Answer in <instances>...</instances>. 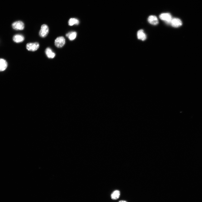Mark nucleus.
Here are the masks:
<instances>
[{
	"label": "nucleus",
	"mask_w": 202,
	"mask_h": 202,
	"mask_svg": "<svg viewBox=\"0 0 202 202\" xmlns=\"http://www.w3.org/2000/svg\"><path fill=\"white\" fill-rule=\"evenodd\" d=\"M159 18L161 20L168 24H170L172 19L171 15L169 13L161 14L160 15Z\"/></svg>",
	"instance_id": "obj_4"
},
{
	"label": "nucleus",
	"mask_w": 202,
	"mask_h": 202,
	"mask_svg": "<svg viewBox=\"0 0 202 202\" xmlns=\"http://www.w3.org/2000/svg\"><path fill=\"white\" fill-rule=\"evenodd\" d=\"M137 37L138 39L144 41L146 40V35L144 33L143 30H139L137 32Z\"/></svg>",
	"instance_id": "obj_11"
},
{
	"label": "nucleus",
	"mask_w": 202,
	"mask_h": 202,
	"mask_svg": "<svg viewBox=\"0 0 202 202\" xmlns=\"http://www.w3.org/2000/svg\"><path fill=\"white\" fill-rule=\"evenodd\" d=\"M79 23V21L75 18H70L68 21V24L70 26H72L75 25H78Z\"/></svg>",
	"instance_id": "obj_14"
},
{
	"label": "nucleus",
	"mask_w": 202,
	"mask_h": 202,
	"mask_svg": "<svg viewBox=\"0 0 202 202\" xmlns=\"http://www.w3.org/2000/svg\"><path fill=\"white\" fill-rule=\"evenodd\" d=\"M45 52L47 57L49 59H53L56 56V54L49 48L46 49Z\"/></svg>",
	"instance_id": "obj_10"
},
{
	"label": "nucleus",
	"mask_w": 202,
	"mask_h": 202,
	"mask_svg": "<svg viewBox=\"0 0 202 202\" xmlns=\"http://www.w3.org/2000/svg\"><path fill=\"white\" fill-rule=\"evenodd\" d=\"M49 32V28L48 25L44 24L42 25L39 35L42 38H45L48 35Z\"/></svg>",
	"instance_id": "obj_1"
},
{
	"label": "nucleus",
	"mask_w": 202,
	"mask_h": 202,
	"mask_svg": "<svg viewBox=\"0 0 202 202\" xmlns=\"http://www.w3.org/2000/svg\"><path fill=\"white\" fill-rule=\"evenodd\" d=\"M26 48L28 50L31 51H35L37 50L39 47L38 43H29L26 45Z\"/></svg>",
	"instance_id": "obj_5"
},
{
	"label": "nucleus",
	"mask_w": 202,
	"mask_h": 202,
	"mask_svg": "<svg viewBox=\"0 0 202 202\" xmlns=\"http://www.w3.org/2000/svg\"><path fill=\"white\" fill-rule=\"evenodd\" d=\"M13 40L15 43H20L22 42L25 40V38L23 35L17 34L14 35L13 38Z\"/></svg>",
	"instance_id": "obj_8"
},
{
	"label": "nucleus",
	"mask_w": 202,
	"mask_h": 202,
	"mask_svg": "<svg viewBox=\"0 0 202 202\" xmlns=\"http://www.w3.org/2000/svg\"><path fill=\"white\" fill-rule=\"evenodd\" d=\"M12 27L13 29L16 30H23L25 28V25L21 21H17L12 23Z\"/></svg>",
	"instance_id": "obj_3"
},
{
	"label": "nucleus",
	"mask_w": 202,
	"mask_h": 202,
	"mask_svg": "<svg viewBox=\"0 0 202 202\" xmlns=\"http://www.w3.org/2000/svg\"><path fill=\"white\" fill-rule=\"evenodd\" d=\"M170 24L173 27L177 28L182 26V22L181 21L179 18H174L172 19Z\"/></svg>",
	"instance_id": "obj_6"
},
{
	"label": "nucleus",
	"mask_w": 202,
	"mask_h": 202,
	"mask_svg": "<svg viewBox=\"0 0 202 202\" xmlns=\"http://www.w3.org/2000/svg\"><path fill=\"white\" fill-rule=\"evenodd\" d=\"M66 36L70 41H73L75 39L77 36V33L75 31H71L66 34Z\"/></svg>",
	"instance_id": "obj_12"
},
{
	"label": "nucleus",
	"mask_w": 202,
	"mask_h": 202,
	"mask_svg": "<svg viewBox=\"0 0 202 202\" xmlns=\"http://www.w3.org/2000/svg\"><path fill=\"white\" fill-rule=\"evenodd\" d=\"M65 39L63 36H62L58 37L54 41L55 46L58 48H61L63 46L65 45Z\"/></svg>",
	"instance_id": "obj_2"
},
{
	"label": "nucleus",
	"mask_w": 202,
	"mask_h": 202,
	"mask_svg": "<svg viewBox=\"0 0 202 202\" xmlns=\"http://www.w3.org/2000/svg\"><path fill=\"white\" fill-rule=\"evenodd\" d=\"M119 202H127L125 200H121L119 201Z\"/></svg>",
	"instance_id": "obj_15"
},
{
	"label": "nucleus",
	"mask_w": 202,
	"mask_h": 202,
	"mask_svg": "<svg viewBox=\"0 0 202 202\" xmlns=\"http://www.w3.org/2000/svg\"><path fill=\"white\" fill-rule=\"evenodd\" d=\"M7 63L6 60L0 59V71H4L7 67Z\"/></svg>",
	"instance_id": "obj_9"
},
{
	"label": "nucleus",
	"mask_w": 202,
	"mask_h": 202,
	"mask_svg": "<svg viewBox=\"0 0 202 202\" xmlns=\"http://www.w3.org/2000/svg\"><path fill=\"white\" fill-rule=\"evenodd\" d=\"M120 195L119 191L116 190L114 191L111 195V198L113 200H116L119 198Z\"/></svg>",
	"instance_id": "obj_13"
},
{
	"label": "nucleus",
	"mask_w": 202,
	"mask_h": 202,
	"mask_svg": "<svg viewBox=\"0 0 202 202\" xmlns=\"http://www.w3.org/2000/svg\"><path fill=\"white\" fill-rule=\"evenodd\" d=\"M148 21L151 24L156 25L158 24L159 21L157 17L155 15H151L148 18Z\"/></svg>",
	"instance_id": "obj_7"
}]
</instances>
